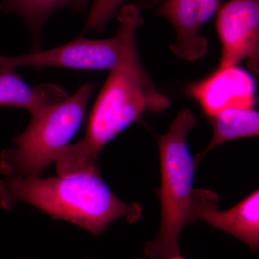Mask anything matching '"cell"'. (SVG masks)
<instances>
[{
    "mask_svg": "<svg viewBox=\"0 0 259 259\" xmlns=\"http://www.w3.org/2000/svg\"><path fill=\"white\" fill-rule=\"evenodd\" d=\"M186 92L209 117L228 108H254L256 102L255 80L238 65L218 66L207 77L189 85Z\"/></svg>",
    "mask_w": 259,
    "mask_h": 259,
    "instance_id": "obj_7",
    "label": "cell"
},
{
    "mask_svg": "<svg viewBox=\"0 0 259 259\" xmlns=\"http://www.w3.org/2000/svg\"><path fill=\"white\" fill-rule=\"evenodd\" d=\"M217 194L210 190H194L192 212L197 220L208 223L248 245L253 251L259 247V191L256 190L228 210H219Z\"/></svg>",
    "mask_w": 259,
    "mask_h": 259,
    "instance_id": "obj_9",
    "label": "cell"
},
{
    "mask_svg": "<svg viewBox=\"0 0 259 259\" xmlns=\"http://www.w3.org/2000/svg\"><path fill=\"white\" fill-rule=\"evenodd\" d=\"M221 6L220 0H163L156 14L168 20L175 30L172 52L187 61L198 60L207 52L208 44L200 30Z\"/></svg>",
    "mask_w": 259,
    "mask_h": 259,
    "instance_id": "obj_8",
    "label": "cell"
},
{
    "mask_svg": "<svg viewBox=\"0 0 259 259\" xmlns=\"http://www.w3.org/2000/svg\"><path fill=\"white\" fill-rule=\"evenodd\" d=\"M163 0H93L83 32H101L106 28L110 20L117 16L124 5L133 4L139 9H151L158 6Z\"/></svg>",
    "mask_w": 259,
    "mask_h": 259,
    "instance_id": "obj_13",
    "label": "cell"
},
{
    "mask_svg": "<svg viewBox=\"0 0 259 259\" xmlns=\"http://www.w3.org/2000/svg\"><path fill=\"white\" fill-rule=\"evenodd\" d=\"M216 27L221 44L219 67L247 60L258 74L259 0H228L218 10Z\"/></svg>",
    "mask_w": 259,
    "mask_h": 259,
    "instance_id": "obj_6",
    "label": "cell"
},
{
    "mask_svg": "<svg viewBox=\"0 0 259 259\" xmlns=\"http://www.w3.org/2000/svg\"><path fill=\"white\" fill-rule=\"evenodd\" d=\"M96 82H86L64 101L31 115L24 132L13 139L14 147L0 156L7 177H37L75 136L86 113Z\"/></svg>",
    "mask_w": 259,
    "mask_h": 259,
    "instance_id": "obj_4",
    "label": "cell"
},
{
    "mask_svg": "<svg viewBox=\"0 0 259 259\" xmlns=\"http://www.w3.org/2000/svg\"><path fill=\"white\" fill-rule=\"evenodd\" d=\"M213 134L207 147L194 158L196 165L227 141L258 136L259 113L254 108H228L209 117Z\"/></svg>",
    "mask_w": 259,
    "mask_h": 259,
    "instance_id": "obj_12",
    "label": "cell"
},
{
    "mask_svg": "<svg viewBox=\"0 0 259 259\" xmlns=\"http://www.w3.org/2000/svg\"><path fill=\"white\" fill-rule=\"evenodd\" d=\"M123 44V30L118 25L110 38L95 40L80 35L71 42L46 51L18 56H0V66H57L76 70L110 71L118 63Z\"/></svg>",
    "mask_w": 259,
    "mask_h": 259,
    "instance_id": "obj_5",
    "label": "cell"
},
{
    "mask_svg": "<svg viewBox=\"0 0 259 259\" xmlns=\"http://www.w3.org/2000/svg\"><path fill=\"white\" fill-rule=\"evenodd\" d=\"M18 202L82 227L95 236L119 218L137 222L143 210L139 204L117 198L99 169L46 179L6 177L0 181V207L10 209Z\"/></svg>",
    "mask_w": 259,
    "mask_h": 259,
    "instance_id": "obj_2",
    "label": "cell"
},
{
    "mask_svg": "<svg viewBox=\"0 0 259 259\" xmlns=\"http://www.w3.org/2000/svg\"><path fill=\"white\" fill-rule=\"evenodd\" d=\"M68 97L67 93L58 85L31 87L13 68L0 66V107H20L34 115Z\"/></svg>",
    "mask_w": 259,
    "mask_h": 259,
    "instance_id": "obj_10",
    "label": "cell"
},
{
    "mask_svg": "<svg viewBox=\"0 0 259 259\" xmlns=\"http://www.w3.org/2000/svg\"><path fill=\"white\" fill-rule=\"evenodd\" d=\"M2 11L18 15L28 27L33 52L40 51L42 29L48 19L58 10L71 8L82 11L91 0H0Z\"/></svg>",
    "mask_w": 259,
    "mask_h": 259,
    "instance_id": "obj_11",
    "label": "cell"
},
{
    "mask_svg": "<svg viewBox=\"0 0 259 259\" xmlns=\"http://www.w3.org/2000/svg\"><path fill=\"white\" fill-rule=\"evenodd\" d=\"M168 259H187L185 258H184L183 256H182L181 254L175 255V256L171 257V258H168Z\"/></svg>",
    "mask_w": 259,
    "mask_h": 259,
    "instance_id": "obj_14",
    "label": "cell"
},
{
    "mask_svg": "<svg viewBox=\"0 0 259 259\" xmlns=\"http://www.w3.org/2000/svg\"><path fill=\"white\" fill-rule=\"evenodd\" d=\"M116 17L123 30L120 60L110 70L97 97L83 139L56 155L59 175L98 169L97 157L105 145L146 112H161L169 107V99L156 88L139 56L136 35L144 24L140 9L125 5Z\"/></svg>",
    "mask_w": 259,
    "mask_h": 259,
    "instance_id": "obj_1",
    "label": "cell"
},
{
    "mask_svg": "<svg viewBox=\"0 0 259 259\" xmlns=\"http://www.w3.org/2000/svg\"><path fill=\"white\" fill-rule=\"evenodd\" d=\"M195 124L193 113L184 108L168 131L158 139L161 164L159 189L161 221L153 241L145 245V255L152 259H168L180 255L179 236L184 227L197 221L192 212L194 177L197 166L187 138Z\"/></svg>",
    "mask_w": 259,
    "mask_h": 259,
    "instance_id": "obj_3",
    "label": "cell"
}]
</instances>
